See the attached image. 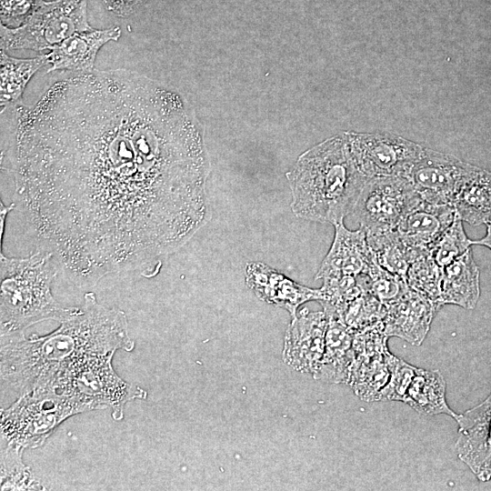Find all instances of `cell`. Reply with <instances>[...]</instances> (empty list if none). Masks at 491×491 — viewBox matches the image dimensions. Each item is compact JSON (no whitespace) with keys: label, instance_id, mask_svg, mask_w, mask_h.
Segmentation results:
<instances>
[{"label":"cell","instance_id":"22","mask_svg":"<svg viewBox=\"0 0 491 491\" xmlns=\"http://www.w3.org/2000/svg\"><path fill=\"white\" fill-rule=\"evenodd\" d=\"M404 403L422 416L446 414L457 417L446 399V381L438 370L417 368L407 389Z\"/></svg>","mask_w":491,"mask_h":491},{"label":"cell","instance_id":"19","mask_svg":"<svg viewBox=\"0 0 491 491\" xmlns=\"http://www.w3.org/2000/svg\"><path fill=\"white\" fill-rule=\"evenodd\" d=\"M480 296V272L472 248L442 267L441 304L474 309Z\"/></svg>","mask_w":491,"mask_h":491},{"label":"cell","instance_id":"24","mask_svg":"<svg viewBox=\"0 0 491 491\" xmlns=\"http://www.w3.org/2000/svg\"><path fill=\"white\" fill-rule=\"evenodd\" d=\"M366 233L367 244L378 265L388 272L404 278L406 276L412 260L424 251L406 246L395 229Z\"/></svg>","mask_w":491,"mask_h":491},{"label":"cell","instance_id":"10","mask_svg":"<svg viewBox=\"0 0 491 491\" xmlns=\"http://www.w3.org/2000/svg\"><path fill=\"white\" fill-rule=\"evenodd\" d=\"M387 337L383 322L354 335L346 384L365 401H376L390 377L396 356L387 348Z\"/></svg>","mask_w":491,"mask_h":491},{"label":"cell","instance_id":"20","mask_svg":"<svg viewBox=\"0 0 491 491\" xmlns=\"http://www.w3.org/2000/svg\"><path fill=\"white\" fill-rule=\"evenodd\" d=\"M326 316L327 326L325 352L319 369L314 377L335 383H346L353 357L352 346L355 333L338 316L331 313H326Z\"/></svg>","mask_w":491,"mask_h":491},{"label":"cell","instance_id":"16","mask_svg":"<svg viewBox=\"0 0 491 491\" xmlns=\"http://www.w3.org/2000/svg\"><path fill=\"white\" fill-rule=\"evenodd\" d=\"M246 282L261 300L286 308L293 317L301 304L322 299L320 289H311L295 283L260 262L246 265Z\"/></svg>","mask_w":491,"mask_h":491},{"label":"cell","instance_id":"9","mask_svg":"<svg viewBox=\"0 0 491 491\" xmlns=\"http://www.w3.org/2000/svg\"><path fill=\"white\" fill-rule=\"evenodd\" d=\"M352 155L367 177L406 175L424 146L388 133L346 132Z\"/></svg>","mask_w":491,"mask_h":491},{"label":"cell","instance_id":"12","mask_svg":"<svg viewBox=\"0 0 491 491\" xmlns=\"http://www.w3.org/2000/svg\"><path fill=\"white\" fill-rule=\"evenodd\" d=\"M458 436L456 451L476 477L491 479V393L481 403L456 418Z\"/></svg>","mask_w":491,"mask_h":491},{"label":"cell","instance_id":"33","mask_svg":"<svg viewBox=\"0 0 491 491\" xmlns=\"http://www.w3.org/2000/svg\"><path fill=\"white\" fill-rule=\"evenodd\" d=\"M15 206V203L10 204L8 206H5L3 202H0V242H1V248H2V240H3V233L5 228V221L7 215V213L14 209Z\"/></svg>","mask_w":491,"mask_h":491},{"label":"cell","instance_id":"30","mask_svg":"<svg viewBox=\"0 0 491 491\" xmlns=\"http://www.w3.org/2000/svg\"><path fill=\"white\" fill-rule=\"evenodd\" d=\"M417 367L403 359L395 357L390 377L379 392L376 401L404 402L407 389L416 373Z\"/></svg>","mask_w":491,"mask_h":491},{"label":"cell","instance_id":"7","mask_svg":"<svg viewBox=\"0 0 491 491\" xmlns=\"http://www.w3.org/2000/svg\"><path fill=\"white\" fill-rule=\"evenodd\" d=\"M87 0L45 2L22 25H0L5 51L52 49L75 33L92 29L87 22Z\"/></svg>","mask_w":491,"mask_h":491},{"label":"cell","instance_id":"21","mask_svg":"<svg viewBox=\"0 0 491 491\" xmlns=\"http://www.w3.org/2000/svg\"><path fill=\"white\" fill-rule=\"evenodd\" d=\"M456 215L471 225L491 223V172L476 166L452 204Z\"/></svg>","mask_w":491,"mask_h":491},{"label":"cell","instance_id":"31","mask_svg":"<svg viewBox=\"0 0 491 491\" xmlns=\"http://www.w3.org/2000/svg\"><path fill=\"white\" fill-rule=\"evenodd\" d=\"M45 1L0 0L1 24L8 27L22 25Z\"/></svg>","mask_w":491,"mask_h":491},{"label":"cell","instance_id":"4","mask_svg":"<svg viewBox=\"0 0 491 491\" xmlns=\"http://www.w3.org/2000/svg\"><path fill=\"white\" fill-rule=\"evenodd\" d=\"M53 254L37 250L25 257H7L0 251V336L25 334L45 321L61 322L80 307H66L52 295L57 270Z\"/></svg>","mask_w":491,"mask_h":491},{"label":"cell","instance_id":"6","mask_svg":"<svg viewBox=\"0 0 491 491\" xmlns=\"http://www.w3.org/2000/svg\"><path fill=\"white\" fill-rule=\"evenodd\" d=\"M114 355L111 352L73 363L59 376L54 390L78 399L90 411L110 408L112 417L122 420L125 406L135 399H145L147 393L115 373L112 366Z\"/></svg>","mask_w":491,"mask_h":491},{"label":"cell","instance_id":"28","mask_svg":"<svg viewBox=\"0 0 491 491\" xmlns=\"http://www.w3.org/2000/svg\"><path fill=\"white\" fill-rule=\"evenodd\" d=\"M22 450L1 446V490L42 489L22 460Z\"/></svg>","mask_w":491,"mask_h":491},{"label":"cell","instance_id":"29","mask_svg":"<svg viewBox=\"0 0 491 491\" xmlns=\"http://www.w3.org/2000/svg\"><path fill=\"white\" fill-rule=\"evenodd\" d=\"M472 246V240L466 235L463 221L456 215L430 249V254L436 264L444 267L462 256Z\"/></svg>","mask_w":491,"mask_h":491},{"label":"cell","instance_id":"26","mask_svg":"<svg viewBox=\"0 0 491 491\" xmlns=\"http://www.w3.org/2000/svg\"><path fill=\"white\" fill-rule=\"evenodd\" d=\"M356 278L363 290L373 294L385 306L400 298L410 288L406 278L384 269L376 259Z\"/></svg>","mask_w":491,"mask_h":491},{"label":"cell","instance_id":"8","mask_svg":"<svg viewBox=\"0 0 491 491\" xmlns=\"http://www.w3.org/2000/svg\"><path fill=\"white\" fill-rule=\"evenodd\" d=\"M421 199L405 175L367 178L352 215L367 233L394 230Z\"/></svg>","mask_w":491,"mask_h":491},{"label":"cell","instance_id":"18","mask_svg":"<svg viewBox=\"0 0 491 491\" xmlns=\"http://www.w3.org/2000/svg\"><path fill=\"white\" fill-rule=\"evenodd\" d=\"M455 215L451 205H437L421 199L403 216L395 230L409 247L430 250L452 224Z\"/></svg>","mask_w":491,"mask_h":491},{"label":"cell","instance_id":"27","mask_svg":"<svg viewBox=\"0 0 491 491\" xmlns=\"http://www.w3.org/2000/svg\"><path fill=\"white\" fill-rule=\"evenodd\" d=\"M386 311V306L376 296L363 290L345 305L340 317L354 333H356L382 323Z\"/></svg>","mask_w":491,"mask_h":491},{"label":"cell","instance_id":"5","mask_svg":"<svg viewBox=\"0 0 491 491\" xmlns=\"http://www.w3.org/2000/svg\"><path fill=\"white\" fill-rule=\"evenodd\" d=\"M90 409L78 399L54 390H35L1 409V446L24 451L41 446L68 417Z\"/></svg>","mask_w":491,"mask_h":491},{"label":"cell","instance_id":"17","mask_svg":"<svg viewBox=\"0 0 491 491\" xmlns=\"http://www.w3.org/2000/svg\"><path fill=\"white\" fill-rule=\"evenodd\" d=\"M121 36L118 26L106 29H90L75 33L50 49L46 54L51 67L55 70H70L85 73L94 70L99 49L109 41H117Z\"/></svg>","mask_w":491,"mask_h":491},{"label":"cell","instance_id":"11","mask_svg":"<svg viewBox=\"0 0 491 491\" xmlns=\"http://www.w3.org/2000/svg\"><path fill=\"white\" fill-rule=\"evenodd\" d=\"M476 165L426 147L405 176L421 198L437 205H451Z\"/></svg>","mask_w":491,"mask_h":491},{"label":"cell","instance_id":"13","mask_svg":"<svg viewBox=\"0 0 491 491\" xmlns=\"http://www.w3.org/2000/svg\"><path fill=\"white\" fill-rule=\"evenodd\" d=\"M326 326L324 311L310 312L304 308L296 315L285 339L284 359L287 365L315 376L325 352Z\"/></svg>","mask_w":491,"mask_h":491},{"label":"cell","instance_id":"32","mask_svg":"<svg viewBox=\"0 0 491 491\" xmlns=\"http://www.w3.org/2000/svg\"><path fill=\"white\" fill-rule=\"evenodd\" d=\"M145 0H103L105 6L118 16L132 15Z\"/></svg>","mask_w":491,"mask_h":491},{"label":"cell","instance_id":"3","mask_svg":"<svg viewBox=\"0 0 491 491\" xmlns=\"http://www.w3.org/2000/svg\"><path fill=\"white\" fill-rule=\"evenodd\" d=\"M286 175L293 213L333 225L352 214L367 180L352 155L346 132L302 154Z\"/></svg>","mask_w":491,"mask_h":491},{"label":"cell","instance_id":"2","mask_svg":"<svg viewBox=\"0 0 491 491\" xmlns=\"http://www.w3.org/2000/svg\"><path fill=\"white\" fill-rule=\"evenodd\" d=\"M134 347L125 312L105 307L93 292H87L79 311L51 333L1 337V381L18 396L54 390L59 376L73 363L118 349L130 352Z\"/></svg>","mask_w":491,"mask_h":491},{"label":"cell","instance_id":"23","mask_svg":"<svg viewBox=\"0 0 491 491\" xmlns=\"http://www.w3.org/2000/svg\"><path fill=\"white\" fill-rule=\"evenodd\" d=\"M0 102L1 108L22 105V95L31 77L48 64L46 55L34 58H15L1 49Z\"/></svg>","mask_w":491,"mask_h":491},{"label":"cell","instance_id":"14","mask_svg":"<svg viewBox=\"0 0 491 491\" xmlns=\"http://www.w3.org/2000/svg\"><path fill=\"white\" fill-rule=\"evenodd\" d=\"M384 332L419 346L426 336L431 322L440 309L424 295L409 288L400 298L386 306Z\"/></svg>","mask_w":491,"mask_h":491},{"label":"cell","instance_id":"34","mask_svg":"<svg viewBox=\"0 0 491 491\" xmlns=\"http://www.w3.org/2000/svg\"><path fill=\"white\" fill-rule=\"evenodd\" d=\"M472 245L483 246L491 250V223L486 225L485 236L477 240H472Z\"/></svg>","mask_w":491,"mask_h":491},{"label":"cell","instance_id":"1","mask_svg":"<svg viewBox=\"0 0 491 491\" xmlns=\"http://www.w3.org/2000/svg\"><path fill=\"white\" fill-rule=\"evenodd\" d=\"M13 108L15 203L76 285L173 253L207 222L203 129L171 86L94 69Z\"/></svg>","mask_w":491,"mask_h":491},{"label":"cell","instance_id":"25","mask_svg":"<svg viewBox=\"0 0 491 491\" xmlns=\"http://www.w3.org/2000/svg\"><path fill=\"white\" fill-rule=\"evenodd\" d=\"M406 282L410 288L424 295L439 308L441 304L442 267L430 254V250L420 252L410 263L406 272Z\"/></svg>","mask_w":491,"mask_h":491},{"label":"cell","instance_id":"15","mask_svg":"<svg viewBox=\"0 0 491 491\" xmlns=\"http://www.w3.org/2000/svg\"><path fill=\"white\" fill-rule=\"evenodd\" d=\"M334 225V241L316 275V279L357 276L365 273L375 261L364 227L359 225L356 230H348L344 225V221Z\"/></svg>","mask_w":491,"mask_h":491}]
</instances>
